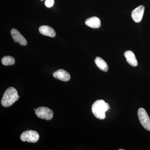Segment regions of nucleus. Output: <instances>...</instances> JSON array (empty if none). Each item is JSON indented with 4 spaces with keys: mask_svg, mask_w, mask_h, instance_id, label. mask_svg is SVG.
<instances>
[{
    "mask_svg": "<svg viewBox=\"0 0 150 150\" xmlns=\"http://www.w3.org/2000/svg\"><path fill=\"white\" fill-rule=\"evenodd\" d=\"M110 109V106L103 100H98L94 103L92 106V111L96 117L103 120L106 117L105 112Z\"/></svg>",
    "mask_w": 150,
    "mask_h": 150,
    "instance_id": "1",
    "label": "nucleus"
},
{
    "mask_svg": "<svg viewBox=\"0 0 150 150\" xmlns=\"http://www.w3.org/2000/svg\"><path fill=\"white\" fill-rule=\"evenodd\" d=\"M18 96L16 89L10 87L6 90L1 100V104L5 107H8L18 100Z\"/></svg>",
    "mask_w": 150,
    "mask_h": 150,
    "instance_id": "2",
    "label": "nucleus"
},
{
    "mask_svg": "<svg viewBox=\"0 0 150 150\" xmlns=\"http://www.w3.org/2000/svg\"><path fill=\"white\" fill-rule=\"evenodd\" d=\"M20 138L23 142L35 143L39 140V135L36 131L28 130L23 132L21 134Z\"/></svg>",
    "mask_w": 150,
    "mask_h": 150,
    "instance_id": "3",
    "label": "nucleus"
},
{
    "mask_svg": "<svg viewBox=\"0 0 150 150\" xmlns=\"http://www.w3.org/2000/svg\"><path fill=\"white\" fill-rule=\"evenodd\" d=\"M138 115L142 126L148 131H150V118L144 108H139Z\"/></svg>",
    "mask_w": 150,
    "mask_h": 150,
    "instance_id": "4",
    "label": "nucleus"
},
{
    "mask_svg": "<svg viewBox=\"0 0 150 150\" xmlns=\"http://www.w3.org/2000/svg\"><path fill=\"white\" fill-rule=\"evenodd\" d=\"M35 113L37 117L46 120H50L54 116V112L48 108L40 107L35 110Z\"/></svg>",
    "mask_w": 150,
    "mask_h": 150,
    "instance_id": "5",
    "label": "nucleus"
},
{
    "mask_svg": "<svg viewBox=\"0 0 150 150\" xmlns=\"http://www.w3.org/2000/svg\"><path fill=\"white\" fill-rule=\"evenodd\" d=\"M11 33L15 42L18 43L21 46H25L27 45V42L26 39L17 30L13 28L11 30Z\"/></svg>",
    "mask_w": 150,
    "mask_h": 150,
    "instance_id": "6",
    "label": "nucleus"
},
{
    "mask_svg": "<svg viewBox=\"0 0 150 150\" xmlns=\"http://www.w3.org/2000/svg\"><path fill=\"white\" fill-rule=\"evenodd\" d=\"M144 10V6L141 5L135 8L132 12L131 16L135 22L139 23L142 21Z\"/></svg>",
    "mask_w": 150,
    "mask_h": 150,
    "instance_id": "7",
    "label": "nucleus"
},
{
    "mask_svg": "<svg viewBox=\"0 0 150 150\" xmlns=\"http://www.w3.org/2000/svg\"><path fill=\"white\" fill-rule=\"evenodd\" d=\"M54 78L63 81H68L71 79V76L67 71L63 69H59L53 73Z\"/></svg>",
    "mask_w": 150,
    "mask_h": 150,
    "instance_id": "8",
    "label": "nucleus"
},
{
    "mask_svg": "<svg viewBox=\"0 0 150 150\" xmlns=\"http://www.w3.org/2000/svg\"><path fill=\"white\" fill-rule=\"evenodd\" d=\"M124 56L126 61L132 67H136L138 65V62L134 52L131 51H127L124 53Z\"/></svg>",
    "mask_w": 150,
    "mask_h": 150,
    "instance_id": "9",
    "label": "nucleus"
},
{
    "mask_svg": "<svg viewBox=\"0 0 150 150\" xmlns=\"http://www.w3.org/2000/svg\"><path fill=\"white\" fill-rule=\"evenodd\" d=\"M39 31L41 34L51 37H54L56 35V32L52 28L48 25H42L39 28Z\"/></svg>",
    "mask_w": 150,
    "mask_h": 150,
    "instance_id": "10",
    "label": "nucleus"
},
{
    "mask_svg": "<svg viewBox=\"0 0 150 150\" xmlns=\"http://www.w3.org/2000/svg\"><path fill=\"white\" fill-rule=\"evenodd\" d=\"M86 25L91 28H98L101 25L100 20L96 17H92L88 18L85 21Z\"/></svg>",
    "mask_w": 150,
    "mask_h": 150,
    "instance_id": "11",
    "label": "nucleus"
},
{
    "mask_svg": "<svg viewBox=\"0 0 150 150\" xmlns=\"http://www.w3.org/2000/svg\"><path fill=\"white\" fill-rule=\"evenodd\" d=\"M96 64L100 69L104 72H107L108 70V67L107 63L102 58L97 57L95 60Z\"/></svg>",
    "mask_w": 150,
    "mask_h": 150,
    "instance_id": "12",
    "label": "nucleus"
},
{
    "mask_svg": "<svg viewBox=\"0 0 150 150\" xmlns=\"http://www.w3.org/2000/svg\"><path fill=\"white\" fill-rule=\"evenodd\" d=\"M1 62L4 66H9L14 64L15 60L13 57L11 56H6L3 57L1 60Z\"/></svg>",
    "mask_w": 150,
    "mask_h": 150,
    "instance_id": "13",
    "label": "nucleus"
},
{
    "mask_svg": "<svg viewBox=\"0 0 150 150\" xmlns=\"http://www.w3.org/2000/svg\"><path fill=\"white\" fill-rule=\"evenodd\" d=\"M54 4V0H46L45 2V6L48 8H51L53 6Z\"/></svg>",
    "mask_w": 150,
    "mask_h": 150,
    "instance_id": "14",
    "label": "nucleus"
},
{
    "mask_svg": "<svg viewBox=\"0 0 150 150\" xmlns=\"http://www.w3.org/2000/svg\"><path fill=\"white\" fill-rule=\"evenodd\" d=\"M40 1H43V0H40Z\"/></svg>",
    "mask_w": 150,
    "mask_h": 150,
    "instance_id": "15",
    "label": "nucleus"
}]
</instances>
